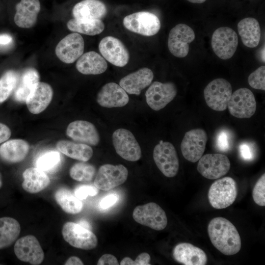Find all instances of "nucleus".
Returning <instances> with one entry per match:
<instances>
[{"instance_id": "nucleus-1", "label": "nucleus", "mask_w": 265, "mask_h": 265, "mask_svg": "<svg viewBox=\"0 0 265 265\" xmlns=\"http://www.w3.org/2000/svg\"><path fill=\"white\" fill-rule=\"evenodd\" d=\"M211 242L225 255H233L241 248V239L236 227L228 219L216 217L212 219L208 226Z\"/></svg>"}, {"instance_id": "nucleus-2", "label": "nucleus", "mask_w": 265, "mask_h": 265, "mask_svg": "<svg viewBox=\"0 0 265 265\" xmlns=\"http://www.w3.org/2000/svg\"><path fill=\"white\" fill-rule=\"evenodd\" d=\"M238 193L236 181L231 177L218 179L211 186L208 199L211 205L216 209H225L235 201Z\"/></svg>"}, {"instance_id": "nucleus-3", "label": "nucleus", "mask_w": 265, "mask_h": 265, "mask_svg": "<svg viewBox=\"0 0 265 265\" xmlns=\"http://www.w3.org/2000/svg\"><path fill=\"white\" fill-rule=\"evenodd\" d=\"M123 25L128 30L146 36L155 35L160 28L159 18L147 11L135 12L126 16Z\"/></svg>"}, {"instance_id": "nucleus-4", "label": "nucleus", "mask_w": 265, "mask_h": 265, "mask_svg": "<svg viewBox=\"0 0 265 265\" xmlns=\"http://www.w3.org/2000/svg\"><path fill=\"white\" fill-rule=\"evenodd\" d=\"M232 94L231 84L222 78L212 80L204 90V98L207 105L212 109L218 111L227 108Z\"/></svg>"}, {"instance_id": "nucleus-5", "label": "nucleus", "mask_w": 265, "mask_h": 265, "mask_svg": "<svg viewBox=\"0 0 265 265\" xmlns=\"http://www.w3.org/2000/svg\"><path fill=\"white\" fill-rule=\"evenodd\" d=\"M64 240L71 246L83 250L95 248L98 244L96 236L79 223H65L62 229Z\"/></svg>"}, {"instance_id": "nucleus-6", "label": "nucleus", "mask_w": 265, "mask_h": 265, "mask_svg": "<svg viewBox=\"0 0 265 265\" xmlns=\"http://www.w3.org/2000/svg\"><path fill=\"white\" fill-rule=\"evenodd\" d=\"M132 217L137 223L157 231L164 229L167 224L165 212L158 204L154 202L135 207Z\"/></svg>"}, {"instance_id": "nucleus-7", "label": "nucleus", "mask_w": 265, "mask_h": 265, "mask_svg": "<svg viewBox=\"0 0 265 265\" xmlns=\"http://www.w3.org/2000/svg\"><path fill=\"white\" fill-rule=\"evenodd\" d=\"M154 161L161 172L166 177L175 176L179 168V161L176 149L169 142L161 141L153 151Z\"/></svg>"}, {"instance_id": "nucleus-8", "label": "nucleus", "mask_w": 265, "mask_h": 265, "mask_svg": "<svg viewBox=\"0 0 265 265\" xmlns=\"http://www.w3.org/2000/svg\"><path fill=\"white\" fill-rule=\"evenodd\" d=\"M112 138L116 152L121 158L130 161H136L141 158V148L130 131L118 129L113 132Z\"/></svg>"}, {"instance_id": "nucleus-9", "label": "nucleus", "mask_w": 265, "mask_h": 265, "mask_svg": "<svg viewBox=\"0 0 265 265\" xmlns=\"http://www.w3.org/2000/svg\"><path fill=\"white\" fill-rule=\"evenodd\" d=\"M238 37L232 28L224 26L216 29L212 35V47L220 58L227 60L231 58L238 46Z\"/></svg>"}, {"instance_id": "nucleus-10", "label": "nucleus", "mask_w": 265, "mask_h": 265, "mask_svg": "<svg viewBox=\"0 0 265 265\" xmlns=\"http://www.w3.org/2000/svg\"><path fill=\"white\" fill-rule=\"evenodd\" d=\"M128 176V169L124 165L106 164L99 168L94 185L98 189L109 190L125 183Z\"/></svg>"}, {"instance_id": "nucleus-11", "label": "nucleus", "mask_w": 265, "mask_h": 265, "mask_svg": "<svg viewBox=\"0 0 265 265\" xmlns=\"http://www.w3.org/2000/svg\"><path fill=\"white\" fill-rule=\"evenodd\" d=\"M227 106L230 114L234 117L249 118L255 112L256 102L250 90L241 88L232 94Z\"/></svg>"}, {"instance_id": "nucleus-12", "label": "nucleus", "mask_w": 265, "mask_h": 265, "mask_svg": "<svg viewBox=\"0 0 265 265\" xmlns=\"http://www.w3.org/2000/svg\"><path fill=\"white\" fill-rule=\"evenodd\" d=\"M231 167L228 157L221 154H208L199 159L197 170L204 177L214 180L226 175Z\"/></svg>"}, {"instance_id": "nucleus-13", "label": "nucleus", "mask_w": 265, "mask_h": 265, "mask_svg": "<svg viewBox=\"0 0 265 265\" xmlns=\"http://www.w3.org/2000/svg\"><path fill=\"white\" fill-rule=\"evenodd\" d=\"M177 93V87L174 83L155 81L146 91V102L151 108L158 111L171 102Z\"/></svg>"}, {"instance_id": "nucleus-14", "label": "nucleus", "mask_w": 265, "mask_h": 265, "mask_svg": "<svg viewBox=\"0 0 265 265\" xmlns=\"http://www.w3.org/2000/svg\"><path fill=\"white\" fill-rule=\"evenodd\" d=\"M207 140V134L203 129H195L186 132L181 144L183 157L191 162L199 160L205 151Z\"/></svg>"}, {"instance_id": "nucleus-15", "label": "nucleus", "mask_w": 265, "mask_h": 265, "mask_svg": "<svg viewBox=\"0 0 265 265\" xmlns=\"http://www.w3.org/2000/svg\"><path fill=\"white\" fill-rule=\"evenodd\" d=\"M195 38L193 30L188 26L180 24L172 28L169 34L168 47L170 53L177 57L186 56L189 44Z\"/></svg>"}, {"instance_id": "nucleus-16", "label": "nucleus", "mask_w": 265, "mask_h": 265, "mask_svg": "<svg viewBox=\"0 0 265 265\" xmlns=\"http://www.w3.org/2000/svg\"><path fill=\"white\" fill-rule=\"evenodd\" d=\"M14 249L17 257L23 262L37 265L44 260V251L38 240L33 235L25 236L18 239Z\"/></svg>"}, {"instance_id": "nucleus-17", "label": "nucleus", "mask_w": 265, "mask_h": 265, "mask_svg": "<svg viewBox=\"0 0 265 265\" xmlns=\"http://www.w3.org/2000/svg\"><path fill=\"white\" fill-rule=\"evenodd\" d=\"M99 49L103 57L112 64L124 67L130 59L129 52L123 43L113 36H106L99 43Z\"/></svg>"}, {"instance_id": "nucleus-18", "label": "nucleus", "mask_w": 265, "mask_h": 265, "mask_svg": "<svg viewBox=\"0 0 265 265\" xmlns=\"http://www.w3.org/2000/svg\"><path fill=\"white\" fill-rule=\"evenodd\" d=\"M84 41L82 37L77 32L70 33L64 37L55 48L57 57L63 62H74L83 54Z\"/></svg>"}, {"instance_id": "nucleus-19", "label": "nucleus", "mask_w": 265, "mask_h": 265, "mask_svg": "<svg viewBox=\"0 0 265 265\" xmlns=\"http://www.w3.org/2000/svg\"><path fill=\"white\" fill-rule=\"evenodd\" d=\"M66 134L77 142L92 146L97 145L100 140L94 125L85 120H76L70 123L67 128Z\"/></svg>"}, {"instance_id": "nucleus-20", "label": "nucleus", "mask_w": 265, "mask_h": 265, "mask_svg": "<svg viewBox=\"0 0 265 265\" xmlns=\"http://www.w3.org/2000/svg\"><path fill=\"white\" fill-rule=\"evenodd\" d=\"M53 96L51 85L46 82L38 81L31 89L26 100L28 110L37 114L43 112L50 104Z\"/></svg>"}, {"instance_id": "nucleus-21", "label": "nucleus", "mask_w": 265, "mask_h": 265, "mask_svg": "<svg viewBox=\"0 0 265 265\" xmlns=\"http://www.w3.org/2000/svg\"><path fill=\"white\" fill-rule=\"evenodd\" d=\"M96 100L101 106L113 108L126 106L129 101V98L127 93L119 84L109 82L105 84L98 92Z\"/></svg>"}, {"instance_id": "nucleus-22", "label": "nucleus", "mask_w": 265, "mask_h": 265, "mask_svg": "<svg viewBox=\"0 0 265 265\" xmlns=\"http://www.w3.org/2000/svg\"><path fill=\"white\" fill-rule=\"evenodd\" d=\"M153 78L152 71L144 67L122 78L119 85L127 93L139 95L141 91L151 83Z\"/></svg>"}, {"instance_id": "nucleus-23", "label": "nucleus", "mask_w": 265, "mask_h": 265, "mask_svg": "<svg viewBox=\"0 0 265 265\" xmlns=\"http://www.w3.org/2000/svg\"><path fill=\"white\" fill-rule=\"evenodd\" d=\"M172 255L176 262L185 265H205L208 261L205 252L189 243H180L176 245Z\"/></svg>"}, {"instance_id": "nucleus-24", "label": "nucleus", "mask_w": 265, "mask_h": 265, "mask_svg": "<svg viewBox=\"0 0 265 265\" xmlns=\"http://www.w3.org/2000/svg\"><path fill=\"white\" fill-rule=\"evenodd\" d=\"M40 9L39 0H21L16 6L15 23L21 28L33 27L36 23Z\"/></svg>"}, {"instance_id": "nucleus-25", "label": "nucleus", "mask_w": 265, "mask_h": 265, "mask_svg": "<svg viewBox=\"0 0 265 265\" xmlns=\"http://www.w3.org/2000/svg\"><path fill=\"white\" fill-rule=\"evenodd\" d=\"M76 68L84 75H99L107 69L105 59L98 53L90 51L82 54L78 59Z\"/></svg>"}, {"instance_id": "nucleus-26", "label": "nucleus", "mask_w": 265, "mask_h": 265, "mask_svg": "<svg viewBox=\"0 0 265 265\" xmlns=\"http://www.w3.org/2000/svg\"><path fill=\"white\" fill-rule=\"evenodd\" d=\"M29 149V144L26 141L21 139H11L5 141L0 146V157L8 162H19L26 158Z\"/></svg>"}, {"instance_id": "nucleus-27", "label": "nucleus", "mask_w": 265, "mask_h": 265, "mask_svg": "<svg viewBox=\"0 0 265 265\" xmlns=\"http://www.w3.org/2000/svg\"><path fill=\"white\" fill-rule=\"evenodd\" d=\"M107 13L106 5L99 0H83L73 7L74 18L99 19L104 18Z\"/></svg>"}, {"instance_id": "nucleus-28", "label": "nucleus", "mask_w": 265, "mask_h": 265, "mask_svg": "<svg viewBox=\"0 0 265 265\" xmlns=\"http://www.w3.org/2000/svg\"><path fill=\"white\" fill-rule=\"evenodd\" d=\"M23 189L30 193H38L46 188L50 184V180L46 173L37 167L26 169L23 173Z\"/></svg>"}, {"instance_id": "nucleus-29", "label": "nucleus", "mask_w": 265, "mask_h": 265, "mask_svg": "<svg viewBox=\"0 0 265 265\" xmlns=\"http://www.w3.org/2000/svg\"><path fill=\"white\" fill-rule=\"evenodd\" d=\"M238 30L243 44L249 48L257 47L261 37V29L258 21L254 18H246L238 24Z\"/></svg>"}, {"instance_id": "nucleus-30", "label": "nucleus", "mask_w": 265, "mask_h": 265, "mask_svg": "<svg viewBox=\"0 0 265 265\" xmlns=\"http://www.w3.org/2000/svg\"><path fill=\"white\" fill-rule=\"evenodd\" d=\"M56 146L59 152L67 157L84 162L89 160L93 153L90 146L81 143L63 140L58 141Z\"/></svg>"}, {"instance_id": "nucleus-31", "label": "nucleus", "mask_w": 265, "mask_h": 265, "mask_svg": "<svg viewBox=\"0 0 265 265\" xmlns=\"http://www.w3.org/2000/svg\"><path fill=\"white\" fill-rule=\"evenodd\" d=\"M39 80V75L36 69H26L19 76L14 95L15 99L19 102H25L31 89Z\"/></svg>"}, {"instance_id": "nucleus-32", "label": "nucleus", "mask_w": 265, "mask_h": 265, "mask_svg": "<svg viewBox=\"0 0 265 265\" xmlns=\"http://www.w3.org/2000/svg\"><path fill=\"white\" fill-rule=\"evenodd\" d=\"M68 28L73 32L88 35L99 34L105 29L101 20L73 18L67 24Z\"/></svg>"}, {"instance_id": "nucleus-33", "label": "nucleus", "mask_w": 265, "mask_h": 265, "mask_svg": "<svg viewBox=\"0 0 265 265\" xmlns=\"http://www.w3.org/2000/svg\"><path fill=\"white\" fill-rule=\"evenodd\" d=\"M20 232L21 226L17 220L10 217L0 218V249L11 245Z\"/></svg>"}, {"instance_id": "nucleus-34", "label": "nucleus", "mask_w": 265, "mask_h": 265, "mask_svg": "<svg viewBox=\"0 0 265 265\" xmlns=\"http://www.w3.org/2000/svg\"><path fill=\"white\" fill-rule=\"evenodd\" d=\"M54 198L61 209L67 213L76 214L80 212L82 209L81 201L66 188L58 189L54 193Z\"/></svg>"}, {"instance_id": "nucleus-35", "label": "nucleus", "mask_w": 265, "mask_h": 265, "mask_svg": "<svg viewBox=\"0 0 265 265\" xmlns=\"http://www.w3.org/2000/svg\"><path fill=\"white\" fill-rule=\"evenodd\" d=\"M61 158L56 151L50 150L40 154L35 161L37 168L45 172L53 173L60 165Z\"/></svg>"}, {"instance_id": "nucleus-36", "label": "nucleus", "mask_w": 265, "mask_h": 265, "mask_svg": "<svg viewBox=\"0 0 265 265\" xmlns=\"http://www.w3.org/2000/svg\"><path fill=\"white\" fill-rule=\"evenodd\" d=\"M19 78L13 70L5 72L0 79V103L4 102L15 89Z\"/></svg>"}, {"instance_id": "nucleus-37", "label": "nucleus", "mask_w": 265, "mask_h": 265, "mask_svg": "<svg viewBox=\"0 0 265 265\" xmlns=\"http://www.w3.org/2000/svg\"><path fill=\"white\" fill-rule=\"evenodd\" d=\"M95 173V167L84 161L75 163L70 170L71 177L80 182L90 181L93 178Z\"/></svg>"}, {"instance_id": "nucleus-38", "label": "nucleus", "mask_w": 265, "mask_h": 265, "mask_svg": "<svg viewBox=\"0 0 265 265\" xmlns=\"http://www.w3.org/2000/svg\"><path fill=\"white\" fill-rule=\"evenodd\" d=\"M248 82L254 89L265 90V66H262L252 73L248 77Z\"/></svg>"}, {"instance_id": "nucleus-39", "label": "nucleus", "mask_w": 265, "mask_h": 265, "mask_svg": "<svg viewBox=\"0 0 265 265\" xmlns=\"http://www.w3.org/2000/svg\"><path fill=\"white\" fill-rule=\"evenodd\" d=\"M215 146L221 151H228L232 146V134L226 129L220 130L215 137Z\"/></svg>"}, {"instance_id": "nucleus-40", "label": "nucleus", "mask_w": 265, "mask_h": 265, "mask_svg": "<svg viewBox=\"0 0 265 265\" xmlns=\"http://www.w3.org/2000/svg\"><path fill=\"white\" fill-rule=\"evenodd\" d=\"M254 202L261 206H265V174H264L256 182L252 191Z\"/></svg>"}, {"instance_id": "nucleus-41", "label": "nucleus", "mask_w": 265, "mask_h": 265, "mask_svg": "<svg viewBox=\"0 0 265 265\" xmlns=\"http://www.w3.org/2000/svg\"><path fill=\"white\" fill-rule=\"evenodd\" d=\"M98 192V188L95 186L81 185L75 188L74 193L76 197L82 200L86 199L88 196L96 195Z\"/></svg>"}, {"instance_id": "nucleus-42", "label": "nucleus", "mask_w": 265, "mask_h": 265, "mask_svg": "<svg viewBox=\"0 0 265 265\" xmlns=\"http://www.w3.org/2000/svg\"><path fill=\"white\" fill-rule=\"evenodd\" d=\"M251 143L244 142L241 143L238 147L240 157L245 160H251L254 156V148Z\"/></svg>"}, {"instance_id": "nucleus-43", "label": "nucleus", "mask_w": 265, "mask_h": 265, "mask_svg": "<svg viewBox=\"0 0 265 265\" xmlns=\"http://www.w3.org/2000/svg\"><path fill=\"white\" fill-rule=\"evenodd\" d=\"M118 199V197L116 195H108L101 200L99 203V206L102 209H106L114 205Z\"/></svg>"}, {"instance_id": "nucleus-44", "label": "nucleus", "mask_w": 265, "mask_h": 265, "mask_svg": "<svg viewBox=\"0 0 265 265\" xmlns=\"http://www.w3.org/2000/svg\"><path fill=\"white\" fill-rule=\"evenodd\" d=\"M98 265H118V262L116 258L109 254L102 255L97 262Z\"/></svg>"}, {"instance_id": "nucleus-45", "label": "nucleus", "mask_w": 265, "mask_h": 265, "mask_svg": "<svg viewBox=\"0 0 265 265\" xmlns=\"http://www.w3.org/2000/svg\"><path fill=\"white\" fill-rule=\"evenodd\" d=\"M11 134L10 129L6 125L0 123V144L7 140Z\"/></svg>"}, {"instance_id": "nucleus-46", "label": "nucleus", "mask_w": 265, "mask_h": 265, "mask_svg": "<svg viewBox=\"0 0 265 265\" xmlns=\"http://www.w3.org/2000/svg\"><path fill=\"white\" fill-rule=\"evenodd\" d=\"M150 259L149 254L146 252L142 253L134 261V265H150Z\"/></svg>"}, {"instance_id": "nucleus-47", "label": "nucleus", "mask_w": 265, "mask_h": 265, "mask_svg": "<svg viewBox=\"0 0 265 265\" xmlns=\"http://www.w3.org/2000/svg\"><path fill=\"white\" fill-rule=\"evenodd\" d=\"M12 41L13 38L9 34H0V48L9 46Z\"/></svg>"}, {"instance_id": "nucleus-48", "label": "nucleus", "mask_w": 265, "mask_h": 265, "mask_svg": "<svg viewBox=\"0 0 265 265\" xmlns=\"http://www.w3.org/2000/svg\"><path fill=\"white\" fill-rule=\"evenodd\" d=\"M65 265H82V261L78 257L72 256L70 257L65 263Z\"/></svg>"}, {"instance_id": "nucleus-49", "label": "nucleus", "mask_w": 265, "mask_h": 265, "mask_svg": "<svg viewBox=\"0 0 265 265\" xmlns=\"http://www.w3.org/2000/svg\"><path fill=\"white\" fill-rule=\"evenodd\" d=\"M120 265H134V261L129 257H125L121 261Z\"/></svg>"}, {"instance_id": "nucleus-50", "label": "nucleus", "mask_w": 265, "mask_h": 265, "mask_svg": "<svg viewBox=\"0 0 265 265\" xmlns=\"http://www.w3.org/2000/svg\"><path fill=\"white\" fill-rule=\"evenodd\" d=\"M80 225H81L82 226L89 229L91 228L90 225L89 224V223L85 221V220H81L80 221V223H79Z\"/></svg>"}, {"instance_id": "nucleus-51", "label": "nucleus", "mask_w": 265, "mask_h": 265, "mask_svg": "<svg viewBox=\"0 0 265 265\" xmlns=\"http://www.w3.org/2000/svg\"><path fill=\"white\" fill-rule=\"evenodd\" d=\"M188 1L195 3H201L205 2L206 0H187Z\"/></svg>"}, {"instance_id": "nucleus-52", "label": "nucleus", "mask_w": 265, "mask_h": 265, "mask_svg": "<svg viewBox=\"0 0 265 265\" xmlns=\"http://www.w3.org/2000/svg\"><path fill=\"white\" fill-rule=\"evenodd\" d=\"M2 185V182L1 176L0 174V188L1 187Z\"/></svg>"}]
</instances>
